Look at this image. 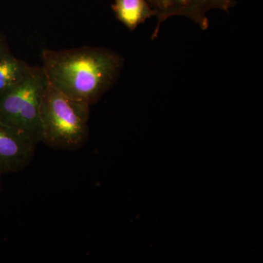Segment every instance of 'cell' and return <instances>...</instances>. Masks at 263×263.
<instances>
[{
  "label": "cell",
  "mask_w": 263,
  "mask_h": 263,
  "mask_svg": "<svg viewBox=\"0 0 263 263\" xmlns=\"http://www.w3.org/2000/svg\"><path fill=\"white\" fill-rule=\"evenodd\" d=\"M124 59L111 50L83 46L43 50L42 67L48 81L70 98L91 105L117 82Z\"/></svg>",
  "instance_id": "1"
},
{
  "label": "cell",
  "mask_w": 263,
  "mask_h": 263,
  "mask_svg": "<svg viewBox=\"0 0 263 263\" xmlns=\"http://www.w3.org/2000/svg\"><path fill=\"white\" fill-rule=\"evenodd\" d=\"M90 106L67 96L48 81L41 101V142L55 149L81 148L89 138Z\"/></svg>",
  "instance_id": "2"
},
{
  "label": "cell",
  "mask_w": 263,
  "mask_h": 263,
  "mask_svg": "<svg viewBox=\"0 0 263 263\" xmlns=\"http://www.w3.org/2000/svg\"><path fill=\"white\" fill-rule=\"evenodd\" d=\"M48 83L42 66H32L24 80L0 95V120L37 144L42 139L41 106Z\"/></svg>",
  "instance_id": "3"
},
{
  "label": "cell",
  "mask_w": 263,
  "mask_h": 263,
  "mask_svg": "<svg viewBox=\"0 0 263 263\" xmlns=\"http://www.w3.org/2000/svg\"><path fill=\"white\" fill-rule=\"evenodd\" d=\"M2 176H3V175L0 174V193H1L2 186H3V184H2Z\"/></svg>",
  "instance_id": "9"
},
{
  "label": "cell",
  "mask_w": 263,
  "mask_h": 263,
  "mask_svg": "<svg viewBox=\"0 0 263 263\" xmlns=\"http://www.w3.org/2000/svg\"><path fill=\"white\" fill-rule=\"evenodd\" d=\"M37 143L0 120V174L18 173L34 158Z\"/></svg>",
  "instance_id": "5"
},
{
  "label": "cell",
  "mask_w": 263,
  "mask_h": 263,
  "mask_svg": "<svg viewBox=\"0 0 263 263\" xmlns=\"http://www.w3.org/2000/svg\"><path fill=\"white\" fill-rule=\"evenodd\" d=\"M32 66L16 58L11 52L0 59V95L13 87L28 75Z\"/></svg>",
  "instance_id": "7"
},
{
  "label": "cell",
  "mask_w": 263,
  "mask_h": 263,
  "mask_svg": "<svg viewBox=\"0 0 263 263\" xmlns=\"http://www.w3.org/2000/svg\"><path fill=\"white\" fill-rule=\"evenodd\" d=\"M9 52L10 51L9 48H8V43L5 41L4 37H2L1 34H0V59Z\"/></svg>",
  "instance_id": "8"
},
{
  "label": "cell",
  "mask_w": 263,
  "mask_h": 263,
  "mask_svg": "<svg viewBox=\"0 0 263 263\" xmlns=\"http://www.w3.org/2000/svg\"><path fill=\"white\" fill-rule=\"evenodd\" d=\"M157 19L152 39L158 36L161 24L173 16L186 17L193 21L202 30L209 27L207 14L213 10L229 13L235 6V0H147Z\"/></svg>",
  "instance_id": "4"
},
{
  "label": "cell",
  "mask_w": 263,
  "mask_h": 263,
  "mask_svg": "<svg viewBox=\"0 0 263 263\" xmlns=\"http://www.w3.org/2000/svg\"><path fill=\"white\" fill-rule=\"evenodd\" d=\"M112 10L118 21L132 32L147 19L155 16L147 0H114Z\"/></svg>",
  "instance_id": "6"
}]
</instances>
